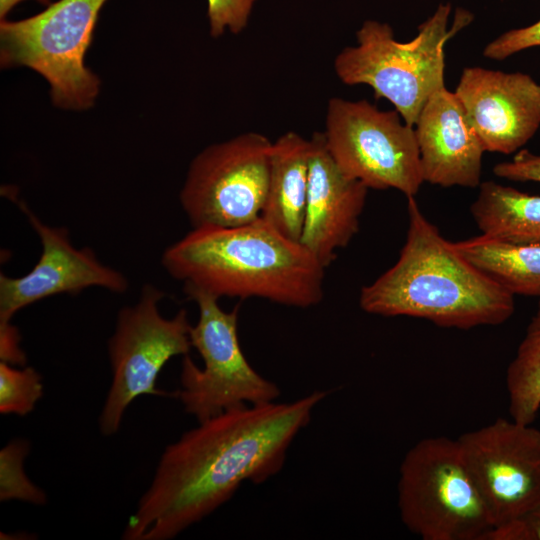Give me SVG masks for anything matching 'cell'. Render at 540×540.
Returning a JSON list of instances; mask_svg holds the SVG:
<instances>
[{
  "label": "cell",
  "instance_id": "1",
  "mask_svg": "<svg viewBox=\"0 0 540 540\" xmlns=\"http://www.w3.org/2000/svg\"><path fill=\"white\" fill-rule=\"evenodd\" d=\"M327 391L292 402L246 404L198 422L168 445L149 488L129 517L124 540H169L230 500L244 481L261 484Z\"/></svg>",
  "mask_w": 540,
  "mask_h": 540
},
{
  "label": "cell",
  "instance_id": "2",
  "mask_svg": "<svg viewBox=\"0 0 540 540\" xmlns=\"http://www.w3.org/2000/svg\"><path fill=\"white\" fill-rule=\"evenodd\" d=\"M161 262L184 286L218 298L308 308L324 296L325 267L262 217L239 226L195 227L164 251Z\"/></svg>",
  "mask_w": 540,
  "mask_h": 540
},
{
  "label": "cell",
  "instance_id": "3",
  "mask_svg": "<svg viewBox=\"0 0 540 540\" xmlns=\"http://www.w3.org/2000/svg\"><path fill=\"white\" fill-rule=\"evenodd\" d=\"M408 230L397 262L361 289L367 313L410 316L440 327L499 325L515 309L514 295L470 263L408 198Z\"/></svg>",
  "mask_w": 540,
  "mask_h": 540
},
{
  "label": "cell",
  "instance_id": "4",
  "mask_svg": "<svg viewBox=\"0 0 540 540\" xmlns=\"http://www.w3.org/2000/svg\"><path fill=\"white\" fill-rule=\"evenodd\" d=\"M450 11V4H441L409 42L396 41L386 23L365 21L356 33L357 45L336 55L337 77L346 85L370 86L376 99L388 100L403 121L414 127L431 95L445 86L446 42L472 20L470 13L458 10L448 30Z\"/></svg>",
  "mask_w": 540,
  "mask_h": 540
},
{
  "label": "cell",
  "instance_id": "5",
  "mask_svg": "<svg viewBox=\"0 0 540 540\" xmlns=\"http://www.w3.org/2000/svg\"><path fill=\"white\" fill-rule=\"evenodd\" d=\"M107 0H58L25 19L0 21L2 68L28 67L50 85L55 106L94 105L100 79L85 65L99 13Z\"/></svg>",
  "mask_w": 540,
  "mask_h": 540
},
{
  "label": "cell",
  "instance_id": "6",
  "mask_svg": "<svg viewBox=\"0 0 540 540\" xmlns=\"http://www.w3.org/2000/svg\"><path fill=\"white\" fill-rule=\"evenodd\" d=\"M397 497L403 524L423 540H487L494 528L457 439L429 437L411 447Z\"/></svg>",
  "mask_w": 540,
  "mask_h": 540
},
{
  "label": "cell",
  "instance_id": "7",
  "mask_svg": "<svg viewBox=\"0 0 540 540\" xmlns=\"http://www.w3.org/2000/svg\"><path fill=\"white\" fill-rule=\"evenodd\" d=\"M184 291L199 309L190 340L204 362L201 369L188 354L183 356L181 388L175 397L185 412L202 422L242 405L274 402L280 396L279 387L260 375L241 349L239 304L227 312L219 306V298L206 291L190 286H184Z\"/></svg>",
  "mask_w": 540,
  "mask_h": 540
},
{
  "label": "cell",
  "instance_id": "8",
  "mask_svg": "<svg viewBox=\"0 0 540 540\" xmlns=\"http://www.w3.org/2000/svg\"><path fill=\"white\" fill-rule=\"evenodd\" d=\"M396 110L381 111L365 99L328 101L326 147L341 171L368 189L415 197L424 182L413 126Z\"/></svg>",
  "mask_w": 540,
  "mask_h": 540
},
{
  "label": "cell",
  "instance_id": "9",
  "mask_svg": "<svg viewBox=\"0 0 540 540\" xmlns=\"http://www.w3.org/2000/svg\"><path fill=\"white\" fill-rule=\"evenodd\" d=\"M164 296L146 284L137 303L118 312L108 340L112 382L98 422L104 436L118 432L127 407L138 396L175 397V392L156 387L157 377L172 357L189 354L192 325L185 309L169 319L160 314L158 304Z\"/></svg>",
  "mask_w": 540,
  "mask_h": 540
},
{
  "label": "cell",
  "instance_id": "10",
  "mask_svg": "<svg viewBox=\"0 0 540 540\" xmlns=\"http://www.w3.org/2000/svg\"><path fill=\"white\" fill-rule=\"evenodd\" d=\"M271 145L265 135L245 132L192 160L179 198L193 228L239 226L261 217Z\"/></svg>",
  "mask_w": 540,
  "mask_h": 540
},
{
  "label": "cell",
  "instance_id": "11",
  "mask_svg": "<svg viewBox=\"0 0 540 540\" xmlns=\"http://www.w3.org/2000/svg\"><path fill=\"white\" fill-rule=\"evenodd\" d=\"M494 528L540 504V430L497 418L457 438Z\"/></svg>",
  "mask_w": 540,
  "mask_h": 540
},
{
  "label": "cell",
  "instance_id": "12",
  "mask_svg": "<svg viewBox=\"0 0 540 540\" xmlns=\"http://www.w3.org/2000/svg\"><path fill=\"white\" fill-rule=\"evenodd\" d=\"M19 207L38 234L42 253L24 276L12 278L0 274V324L10 323L22 308L53 295H75L93 286L115 293L127 290L125 276L99 262L90 248L76 249L66 228L42 223L22 202Z\"/></svg>",
  "mask_w": 540,
  "mask_h": 540
},
{
  "label": "cell",
  "instance_id": "13",
  "mask_svg": "<svg viewBox=\"0 0 540 540\" xmlns=\"http://www.w3.org/2000/svg\"><path fill=\"white\" fill-rule=\"evenodd\" d=\"M454 92L486 151L515 152L540 127V85L528 74L466 67Z\"/></svg>",
  "mask_w": 540,
  "mask_h": 540
},
{
  "label": "cell",
  "instance_id": "14",
  "mask_svg": "<svg viewBox=\"0 0 540 540\" xmlns=\"http://www.w3.org/2000/svg\"><path fill=\"white\" fill-rule=\"evenodd\" d=\"M306 211L300 243L326 268L359 231L368 188L337 166L323 132L311 139Z\"/></svg>",
  "mask_w": 540,
  "mask_h": 540
},
{
  "label": "cell",
  "instance_id": "15",
  "mask_svg": "<svg viewBox=\"0 0 540 540\" xmlns=\"http://www.w3.org/2000/svg\"><path fill=\"white\" fill-rule=\"evenodd\" d=\"M424 182L478 187L486 151L455 92L431 95L414 125Z\"/></svg>",
  "mask_w": 540,
  "mask_h": 540
},
{
  "label": "cell",
  "instance_id": "16",
  "mask_svg": "<svg viewBox=\"0 0 540 540\" xmlns=\"http://www.w3.org/2000/svg\"><path fill=\"white\" fill-rule=\"evenodd\" d=\"M311 141L289 131L272 142L269 179L261 217L300 242L309 185Z\"/></svg>",
  "mask_w": 540,
  "mask_h": 540
},
{
  "label": "cell",
  "instance_id": "17",
  "mask_svg": "<svg viewBox=\"0 0 540 540\" xmlns=\"http://www.w3.org/2000/svg\"><path fill=\"white\" fill-rule=\"evenodd\" d=\"M471 214L483 235L512 243H540V196L494 181L479 185Z\"/></svg>",
  "mask_w": 540,
  "mask_h": 540
},
{
  "label": "cell",
  "instance_id": "18",
  "mask_svg": "<svg viewBox=\"0 0 540 540\" xmlns=\"http://www.w3.org/2000/svg\"><path fill=\"white\" fill-rule=\"evenodd\" d=\"M454 247L513 295L540 298V243H512L481 234Z\"/></svg>",
  "mask_w": 540,
  "mask_h": 540
},
{
  "label": "cell",
  "instance_id": "19",
  "mask_svg": "<svg viewBox=\"0 0 540 540\" xmlns=\"http://www.w3.org/2000/svg\"><path fill=\"white\" fill-rule=\"evenodd\" d=\"M511 419L532 424L540 409V298L515 357L507 369Z\"/></svg>",
  "mask_w": 540,
  "mask_h": 540
},
{
  "label": "cell",
  "instance_id": "20",
  "mask_svg": "<svg viewBox=\"0 0 540 540\" xmlns=\"http://www.w3.org/2000/svg\"><path fill=\"white\" fill-rule=\"evenodd\" d=\"M30 445L27 440L10 441L0 451V500H21L34 505H45V492L26 476L23 461Z\"/></svg>",
  "mask_w": 540,
  "mask_h": 540
},
{
  "label": "cell",
  "instance_id": "21",
  "mask_svg": "<svg viewBox=\"0 0 540 540\" xmlns=\"http://www.w3.org/2000/svg\"><path fill=\"white\" fill-rule=\"evenodd\" d=\"M43 395L41 375L33 367L16 369L0 362V412L25 416Z\"/></svg>",
  "mask_w": 540,
  "mask_h": 540
},
{
  "label": "cell",
  "instance_id": "22",
  "mask_svg": "<svg viewBox=\"0 0 540 540\" xmlns=\"http://www.w3.org/2000/svg\"><path fill=\"white\" fill-rule=\"evenodd\" d=\"M207 15L212 37L223 35L226 29L240 33L248 22L256 0H207Z\"/></svg>",
  "mask_w": 540,
  "mask_h": 540
},
{
  "label": "cell",
  "instance_id": "23",
  "mask_svg": "<svg viewBox=\"0 0 540 540\" xmlns=\"http://www.w3.org/2000/svg\"><path fill=\"white\" fill-rule=\"evenodd\" d=\"M540 46V19L534 24L512 29L487 44L483 55L492 60H504L522 50Z\"/></svg>",
  "mask_w": 540,
  "mask_h": 540
},
{
  "label": "cell",
  "instance_id": "24",
  "mask_svg": "<svg viewBox=\"0 0 540 540\" xmlns=\"http://www.w3.org/2000/svg\"><path fill=\"white\" fill-rule=\"evenodd\" d=\"M487 540H540V504L519 518L493 528Z\"/></svg>",
  "mask_w": 540,
  "mask_h": 540
},
{
  "label": "cell",
  "instance_id": "25",
  "mask_svg": "<svg viewBox=\"0 0 540 540\" xmlns=\"http://www.w3.org/2000/svg\"><path fill=\"white\" fill-rule=\"evenodd\" d=\"M493 172L508 180L540 183V155L521 150L511 161L496 164Z\"/></svg>",
  "mask_w": 540,
  "mask_h": 540
},
{
  "label": "cell",
  "instance_id": "26",
  "mask_svg": "<svg viewBox=\"0 0 540 540\" xmlns=\"http://www.w3.org/2000/svg\"><path fill=\"white\" fill-rule=\"evenodd\" d=\"M0 358L11 365L23 366L26 362L25 354L20 348L19 332L10 323L0 324Z\"/></svg>",
  "mask_w": 540,
  "mask_h": 540
},
{
  "label": "cell",
  "instance_id": "27",
  "mask_svg": "<svg viewBox=\"0 0 540 540\" xmlns=\"http://www.w3.org/2000/svg\"><path fill=\"white\" fill-rule=\"evenodd\" d=\"M24 0H0V19H6V16L9 14V12L19 3L23 2ZM43 5H49L51 2L50 0H35Z\"/></svg>",
  "mask_w": 540,
  "mask_h": 540
}]
</instances>
